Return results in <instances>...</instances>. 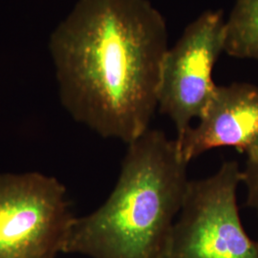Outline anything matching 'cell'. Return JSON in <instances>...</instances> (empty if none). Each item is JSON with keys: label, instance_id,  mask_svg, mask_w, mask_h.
<instances>
[{"label": "cell", "instance_id": "cell-6", "mask_svg": "<svg viewBox=\"0 0 258 258\" xmlns=\"http://www.w3.org/2000/svg\"><path fill=\"white\" fill-rule=\"evenodd\" d=\"M195 126L175 139L185 162L212 148H233L248 161L258 159V86L234 83L216 87Z\"/></svg>", "mask_w": 258, "mask_h": 258}, {"label": "cell", "instance_id": "cell-5", "mask_svg": "<svg viewBox=\"0 0 258 258\" xmlns=\"http://www.w3.org/2000/svg\"><path fill=\"white\" fill-rule=\"evenodd\" d=\"M226 19L221 11H208L185 28L168 48L161 67L158 107L173 121L180 138L191 121L203 116L217 85L212 71L225 52Z\"/></svg>", "mask_w": 258, "mask_h": 258}, {"label": "cell", "instance_id": "cell-4", "mask_svg": "<svg viewBox=\"0 0 258 258\" xmlns=\"http://www.w3.org/2000/svg\"><path fill=\"white\" fill-rule=\"evenodd\" d=\"M76 216L64 185L37 172L0 173V258H56Z\"/></svg>", "mask_w": 258, "mask_h": 258}, {"label": "cell", "instance_id": "cell-3", "mask_svg": "<svg viewBox=\"0 0 258 258\" xmlns=\"http://www.w3.org/2000/svg\"><path fill=\"white\" fill-rule=\"evenodd\" d=\"M241 170L228 161L213 175L189 181L167 258H258V241L244 230L237 206Z\"/></svg>", "mask_w": 258, "mask_h": 258}, {"label": "cell", "instance_id": "cell-2", "mask_svg": "<svg viewBox=\"0 0 258 258\" xmlns=\"http://www.w3.org/2000/svg\"><path fill=\"white\" fill-rule=\"evenodd\" d=\"M176 140L148 129L128 145L114 189L75 218L64 253L89 258H167L189 184Z\"/></svg>", "mask_w": 258, "mask_h": 258}, {"label": "cell", "instance_id": "cell-7", "mask_svg": "<svg viewBox=\"0 0 258 258\" xmlns=\"http://www.w3.org/2000/svg\"><path fill=\"white\" fill-rule=\"evenodd\" d=\"M225 53L258 61V0H234L226 19Z\"/></svg>", "mask_w": 258, "mask_h": 258}, {"label": "cell", "instance_id": "cell-1", "mask_svg": "<svg viewBox=\"0 0 258 258\" xmlns=\"http://www.w3.org/2000/svg\"><path fill=\"white\" fill-rule=\"evenodd\" d=\"M49 50L76 121L127 145L149 129L168 46L166 20L148 0H78Z\"/></svg>", "mask_w": 258, "mask_h": 258}, {"label": "cell", "instance_id": "cell-8", "mask_svg": "<svg viewBox=\"0 0 258 258\" xmlns=\"http://www.w3.org/2000/svg\"><path fill=\"white\" fill-rule=\"evenodd\" d=\"M241 179L247 190V205L255 211L258 217V159L246 161L241 170Z\"/></svg>", "mask_w": 258, "mask_h": 258}]
</instances>
